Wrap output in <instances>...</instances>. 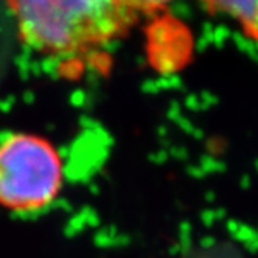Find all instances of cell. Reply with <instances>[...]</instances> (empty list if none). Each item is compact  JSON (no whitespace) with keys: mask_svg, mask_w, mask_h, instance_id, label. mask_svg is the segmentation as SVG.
<instances>
[{"mask_svg":"<svg viewBox=\"0 0 258 258\" xmlns=\"http://www.w3.org/2000/svg\"><path fill=\"white\" fill-rule=\"evenodd\" d=\"M206 4L213 13L229 16L249 38L258 41V0H206Z\"/></svg>","mask_w":258,"mask_h":258,"instance_id":"obj_3","label":"cell"},{"mask_svg":"<svg viewBox=\"0 0 258 258\" xmlns=\"http://www.w3.org/2000/svg\"><path fill=\"white\" fill-rule=\"evenodd\" d=\"M62 185V157L50 140L30 133L0 140V209L17 215L41 212Z\"/></svg>","mask_w":258,"mask_h":258,"instance_id":"obj_2","label":"cell"},{"mask_svg":"<svg viewBox=\"0 0 258 258\" xmlns=\"http://www.w3.org/2000/svg\"><path fill=\"white\" fill-rule=\"evenodd\" d=\"M7 5L21 39L61 59L72 77L81 61L123 38L139 17L123 0H7Z\"/></svg>","mask_w":258,"mask_h":258,"instance_id":"obj_1","label":"cell"},{"mask_svg":"<svg viewBox=\"0 0 258 258\" xmlns=\"http://www.w3.org/2000/svg\"><path fill=\"white\" fill-rule=\"evenodd\" d=\"M123 2L140 16V14H150L157 11L167 4H170L171 0H123Z\"/></svg>","mask_w":258,"mask_h":258,"instance_id":"obj_4","label":"cell"}]
</instances>
